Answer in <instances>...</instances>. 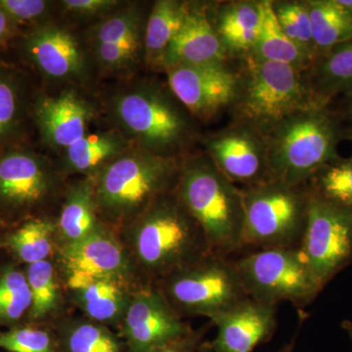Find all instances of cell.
<instances>
[{
	"label": "cell",
	"instance_id": "cell-20",
	"mask_svg": "<svg viewBox=\"0 0 352 352\" xmlns=\"http://www.w3.org/2000/svg\"><path fill=\"white\" fill-rule=\"evenodd\" d=\"M66 274L76 305L89 318L103 325L122 322L131 298L124 283L82 273Z\"/></svg>",
	"mask_w": 352,
	"mask_h": 352
},
{
	"label": "cell",
	"instance_id": "cell-30",
	"mask_svg": "<svg viewBox=\"0 0 352 352\" xmlns=\"http://www.w3.org/2000/svg\"><path fill=\"white\" fill-rule=\"evenodd\" d=\"M56 231L57 224L50 219L31 220L8 238V245L21 261L30 265L48 259Z\"/></svg>",
	"mask_w": 352,
	"mask_h": 352
},
{
	"label": "cell",
	"instance_id": "cell-14",
	"mask_svg": "<svg viewBox=\"0 0 352 352\" xmlns=\"http://www.w3.org/2000/svg\"><path fill=\"white\" fill-rule=\"evenodd\" d=\"M277 307L254 298L244 300L210 319L217 329L210 342L214 352H252L267 342L277 327Z\"/></svg>",
	"mask_w": 352,
	"mask_h": 352
},
{
	"label": "cell",
	"instance_id": "cell-24",
	"mask_svg": "<svg viewBox=\"0 0 352 352\" xmlns=\"http://www.w3.org/2000/svg\"><path fill=\"white\" fill-rule=\"evenodd\" d=\"M100 226L97 220L95 180L87 178L69 190L58 220L57 231L65 245L85 239Z\"/></svg>",
	"mask_w": 352,
	"mask_h": 352
},
{
	"label": "cell",
	"instance_id": "cell-43",
	"mask_svg": "<svg viewBox=\"0 0 352 352\" xmlns=\"http://www.w3.org/2000/svg\"><path fill=\"white\" fill-rule=\"evenodd\" d=\"M197 352H214L210 342H203Z\"/></svg>",
	"mask_w": 352,
	"mask_h": 352
},
{
	"label": "cell",
	"instance_id": "cell-26",
	"mask_svg": "<svg viewBox=\"0 0 352 352\" xmlns=\"http://www.w3.org/2000/svg\"><path fill=\"white\" fill-rule=\"evenodd\" d=\"M317 58L352 39V14L338 0L307 2Z\"/></svg>",
	"mask_w": 352,
	"mask_h": 352
},
{
	"label": "cell",
	"instance_id": "cell-8",
	"mask_svg": "<svg viewBox=\"0 0 352 352\" xmlns=\"http://www.w3.org/2000/svg\"><path fill=\"white\" fill-rule=\"evenodd\" d=\"M245 293L266 305L314 302L323 289L300 249H263L233 259Z\"/></svg>",
	"mask_w": 352,
	"mask_h": 352
},
{
	"label": "cell",
	"instance_id": "cell-44",
	"mask_svg": "<svg viewBox=\"0 0 352 352\" xmlns=\"http://www.w3.org/2000/svg\"><path fill=\"white\" fill-rule=\"evenodd\" d=\"M338 2L352 14V0H338Z\"/></svg>",
	"mask_w": 352,
	"mask_h": 352
},
{
	"label": "cell",
	"instance_id": "cell-45",
	"mask_svg": "<svg viewBox=\"0 0 352 352\" xmlns=\"http://www.w3.org/2000/svg\"><path fill=\"white\" fill-rule=\"evenodd\" d=\"M342 327H344V330H346V332L349 333V337H351V339L352 340V323L349 321H344V323H342Z\"/></svg>",
	"mask_w": 352,
	"mask_h": 352
},
{
	"label": "cell",
	"instance_id": "cell-34",
	"mask_svg": "<svg viewBox=\"0 0 352 352\" xmlns=\"http://www.w3.org/2000/svg\"><path fill=\"white\" fill-rule=\"evenodd\" d=\"M32 307V294L27 277L16 270L0 276V323L19 320Z\"/></svg>",
	"mask_w": 352,
	"mask_h": 352
},
{
	"label": "cell",
	"instance_id": "cell-13",
	"mask_svg": "<svg viewBox=\"0 0 352 352\" xmlns=\"http://www.w3.org/2000/svg\"><path fill=\"white\" fill-rule=\"evenodd\" d=\"M261 132L234 129L210 139V159L231 182L256 186L272 180L267 147Z\"/></svg>",
	"mask_w": 352,
	"mask_h": 352
},
{
	"label": "cell",
	"instance_id": "cell-32",
	"mask_svg": "<svg viewBox=\"0 0 352 352\" xmlns=\"http://www.w3.org/2000/svg\"><path fill=\"white\" fill-rule=\"evenodd\" d=\"M273 6L285 34L315 61L317 52L307 4L287 2Z\"/></svg>",
	"mask_w": 352,
	"mask_h": 352
},
{
	"label": "cell",
	"instance_id": "cell-17",
	"mask_svg": "<svg viewBox=\"0 0 352 352\" xmlns=\"http://www.w3.org/2000/svg\"><path fill=\"white\" fill-rule=\"evenodd\" d=\"M61 261L66 273H82L124 284L131 273L124 247L102 226L85 239L65 244Z\"/></svg>",
	"mask_w": 352,
	"mask_h": 352
},
{
	"label": "cell",
	"instance_id": "cell-22",
	"mask_svg": "<svg viewBox=\"0 0 352 352\" xmlns=\"http://www.w3.org/2000/svg\"><path fill=\"white\" fill-rule=\"evenodd\" d=\"M129 150V140L120 132L88 133L65 150V170L69 173H98Z\"/></svg>",
	"mask_w": 352,
	"mask_h": 352
},
{
	"label": "cell",
	"instance_id": "cell-19",
	"mask_svg": "<svg viewBox=\"0 0 352 352\" xmlns=\"http://www.w3.org/2000/svg\"><path fill=\"white\" fill-rule=\"evenodd\" d=\"M226 51L207 14L189 7L184 24L166 51L163 67L223 63Z\"/></svg>",
	"mask_w": 352,
	"mask_h": 352
},
{
	"label": "cell",
	"instance_id": "cell-3",
	"mask_svg": "<svg viewBox=\"0 0 352 352\" xmlns=\"http://www.w3.org/2000/svg\"><path fill=\"white\" fill-rule=\"evenodd\" d=\"M342 136L340 122L316 105L300 111L263 134L272 180L298 186L305 184L324 166L339 157Z\"/></svg>",
	"mask_w": 352,
	"mask_h": 352
},
{
	"label": "cell",
	"instance_id": "cell-15",
	"mask_svg": "<svg viewBox=\"0 0 352 352\" xmlns=\"http://www.w3.org/2000/svg\"><path fill=\"white\" fill-rule=\"evenodd\" d=\"M25 51L38 71L53 80H80L87 62L82 46L72 32L54 24L32 30L25 39Z\"/></svg>",
	"mask_w": 352,
	"mask_h": 352
},
{
	"label": "cell",
	"instance_id": "cell-35",
	"mask_svg": "<svg viewBox=\"0 0 352 352\" xmlns=\"http://www.w3.org/2000/svg\"><path fill=\"white\" fill-rule=\"evenodd\" d=\"M0 349L8 352H63L59 338L38 328H14L0 332Z\"/></svg>",
	"mask_w": 352,
	"mask_h": 352
},
{
	"label": "cell",
	"instance_id": "cell-40",
	"mask_svg": "<svg viewBox=\"0 0 352 352\" xmlns=\"http://www.w3.org/2000/svg\"><path fill=\"white\" fill-rule=\"evenodd\" d=\"M204 333L190 330L182 337L149 352H197L203 342Z\"/></svg>",
	"mask_w": 352,
	"mask_h": 352
},
{
	"label": "cell",
	"instance_id": "cell-28",
	"mask_svg": "<svg viewBox=\"0 0 352 352\" xmlns=\"http://www.w3.org/2000/svg\"><path fill=\"white\" fill-rule=\"evenodd\" d=\"M311 195L352 208V157L337 159L324 166L307 183Z\"/></svg>",
	"mask_w": 352,
	"mask_h": 352
},
{
	"label": "cell",
	"instance_id": "cell-38",
	"mask_svg": "<svg viewBox=\"0 0 352 352\" xmlns=\"http://www.w3.org/2000/svg\"><path fill=\"white\" fill-rule=\"evenodd\" d=\"M0 8L15 24L31 23L50 11V2L43 0H0Z\"/></svg>",
	"mask_w": 352,
	"mask_h": 352
},
{
	"label": "cell",
	"instance_id": "cell-41",
	"mask_svg": "<svg viewBox=\"0 0 352 352\" xmlns=\"http://www.w3.org/2000/svg\"><path fill=\"white\" fill-rule=\"evenodd\" d=\"M15 23L0 8V43L8 41L13 34Z\"/></svg>",
	"mask_w": 352,
	"mask_h": 352
},
{
	"label": "cell",
	"instance_id": "cell-1",
	"mask_svg": "<svg viewBox=\"0 0 352 352\" xmlns=\"http://www.w3.org/2000/svg\"><path fill=\"white\" fill-rule=\"evenodd\" d=\"M176 195L201 227L210 250L230 258L242 250L245 206L238 188L210 157H198L179 170Z\"/></svg>",
	"mask_w": 352,
	"mask_h": 352
},
{
	"label": "cell",
	"instance_id": "cell-29",
	"mask_svg": "<svg viewBox=\"0 0 352 352\" xmlns=\"http://www.w3.org/2000/svg\"><path fill=\"white\" fill-rule=\"evenodd\" d=\"M59 340L63 352H124L120 340L103 324L94 321L67 326Z\"/></svg>",
	"mask_w": 352,
	"mask_h": 352
},
{
	"label": "cell",
	"instance_id": "cell-25",
	"mask_svg": "<svg viewBox=\"0 0 352 352\" xmlns=\"http://www.w3.org/2000/svg\"><path fill=\"white\" fill-rule=\"evenodd\" d=\"M188 4L161 0L153 7L144 32L145 58L155 67H163L164 56L188 14Z\"/></svg>",
	"mask_w": 352,
	"mask_h": 352
},
{
	"label": "cell",
	"instance_id": "cell-6",
	"mask_svg": "<svg viewBox=\"0 0 352 352\" xmlns=\"http://www.w3.org/2000/svg\"><path fill=\"white\" fill-rule=\"evenodd\" d=\"M160 280V291L179 316L212 319L249 298L233 259L214 252Z\"/></svg>",
	"mask_w": 352,
	"mask_h": 352
},
{
	"label": "cell",
	"instance_id": "cell-36",
	"mask_svg": "<svg viewBox=\"0 0 352 352\" xmlns=\"http://www.w3.org/2000/svg\"><path fill=\"white\" fill-rule=\"evenodd\" d=\"M143 32H136L117 43L98 44L92 46L95 59L102 68L111 72H122L131 69L138 61Z\"/></svg>",
	"mask_w": 352,
	"mask_h": 352
},
{
	"label": "cell",
	"instance_id": "cell-2",
	"mask_svg": "<svg viewBox=\"0 0 352 352\" xmlns=\"http://www.w3.org/2000/svg\"><path fill=\"white\" fill-rule=\"evenodd\" d=\"M133 251L145 272L159 279L212 252L175 190L160 197L136 217Z\"/></svg>",
	"mask_w": 352,
	"mask_h": 352
},
{
	"label": "cell",
	"instance_id": "cell-21",
	"mask_svg": "<svg viewBox=\"0 0 352 352\" xmlns=\"http://www.w3.org/2000/svg\"><path fill=\"white\" fill-rule=\"evenodd\" d=\"M261 8V30L252 55L265 61L289 65L303 71L314 63V58L303 52L285 34L278 22L272 2H258Z\"/></svg>",
	"mask_w": 352,
	"mask_h": 352
},
{
	"label": "cell",
	"instance_id": "cell-42",
	"mask_svg": "<svg viewBox=\"0 0 352 352\" xmlns=\"http://www.w3.org/2000/svg\"><path fill=\"white\" fill-rule=\"evenodd\" d=\"M349 98V110H347V118L349 122V135L352 138V94L347 95Z\"/></svg>",
	"mask_w": 352,
	"mask_h": 352
},
{
	"label": "cell",
	"instance_id": "cell-18",
	"mask_svg": "<svg viewBox=\"0 0 352 352\" xmlns=\"http://www.w3.org/2000/svg\"><path fill=\"white\" fill-rule=\"evenodd\" d=\"M53 178L47 164L31 152L10 151L0 157V199L30 207L45 198Z\"/></svg>",
	"mask_w": 352,
	"mask_h": 352
},
{
	"label": "cell",
	"instance_id": "cell-46",
	"mask_svg": "<svg viewBox=\"0 0 352 352\" xmlns=\"http://www.w3.org/2000/svg\"><path fill=\"white\" fill-rule=\"evenodd\" d=\"M294 346H295V342H291V344H287L280 352H293Z\"/></svg>",
	"mask_w": 352,
	"mask_h": 352
},
{
	"label": "cell",
	"instance_id": "cell-39",
	"mask_svg": "<svg viewBox=\"0 0 352 352\" xmlns=\"http://www.w3.org/2000/svg\"><path fill=\"white\" fill-rule=\"evenodd\" d=\"M120 3L116 0H65L61 2L67 12L80 17L109 16Z\"/></svg>",
	"mask_w": 352,
	"mask_h": 352
},
{
	"label": "cell",
	"instance_id": "cell-37",
	"mask_svg": "<svg viewBox=\"0 0 352 352\" xmlns=\"http://www.w3.org/2000/svg\"><path fill=\"white\" fill-rule=\"evenodd\" d=\"M22 108L17 78L0 69V143L8 138L19 122Z\"/></svg>",
	"mask_w": 352,
	"mask_h": 352
},
{
	"label": "cell",
	"instance_id": "cell-4",
	"mask_svg": "<svg viewBox=\"0 0 352 352\" xmlns=\"http://www.w3.org/2000/svg\"><path fill=\"white\" fill-rule=\"evenodd\" d=\"M179 170L170 157L140 148L124 152L97 173V212L110 220L136 219L175 189Z\"/></svg>",
	"mask_w": 352,
	"mask_h": 352
},
{
	"label": "cell",
	"instance_id": "cell-31",
	"mask_svg": "<svg viewBox=\"0 0 352 352\" xmlns=\"http://www.w3.org/2000/svg\"><path fill=\"white\" fill-rule=\"evenodd\" d=\"M27 281L32 294L30 316L39 321L53 314L59 307L60 289L56 271L48 259L30 264Z\"/></svg>",
	"mask_w": 352,
	"mask_h": 352
},
{
	"label": "cell",
	"instance_id": "cell-11",
	"mask_svg": "<svg viewBox=\"0 0 352 352\" xmlns=\"http://www.w3.org/2000/svg\"><path fill=\"white\" fill-rule=\"evenodd\" d=\"M122 323L129 352L151 351L191 330L154 288L140 289L131 296Z\"/></svg>",
	"mask_w": 352,
	"mask_h": 352
},
{
	"label": "cell",
	"instance_id": "cell-23",
	"mask_svg": "<svg viewBox=\"0 0 352 352\" xmlns=\"http://www.w3.org/2000/svg\"><path fill=\"white\" fill-rule=\"evenodd\" d=\"M307 85L325 105L336 95L352 94V39L315 60Z\"/></svg>",
	"mask_w": 352,
	"mask_h": 352
},
{
	"label": "cell",
	"instance_id": "cell-5",
	"mask_svg": "<svg viewBox=\"0 0 352 352\" xmlns=\"http://www.w3.org/2000/svg\"><path fill=\"white\" fill-rule=\"evenodd\" d=\"M242 250L300 249L307 228V185L280 180L245 187Z\"/></svg>",
	"mask_w": 352,
	"mask_h": 352
},
{
	"label": "cell",
	"instance_id": "cell-7",
	"mask_svg": "<svg viewBox=\"0 0 352 352\" xmlns=\"http://www.w3.org/2000/svg\"><path fill=\"white\" fill-rule=\"evenodd\" d=\"M300 73L289 65L265 61L251 55L240 103L243 118L265 134L293 113L325 105L317 100Z\"/></svg>",
	"mask_w": 352,
	"mask_h": 352
},
{
	"label": "cell",
	"instance_id": "cell-33",
	"mask_svg": "<svg viewBox=\"0 0 352 352\" xmlns=\"http://www.w3.org/2000/svg\"><path fill=\"white\" fill-rule=\"evenodd\" d=\"M142 13L133 6L126 7L107 16L97 23L88 32L90 45L117 43L142 32Z\"/></svg>",
	"mask_w": 352,
	"mask_h": 352
},
{
	"label": "cell",
	"instance_id": "cell-16",
	"mask_svg": "<svg viewBox=\"0 0 352 352\" xmlns=\"http://www.w3.org/2000/svg\"><path fill=\"white\" fill-rule=\"evenodd\" d=\"M34 113L44 142L66 150L88 134L95 111L80 95L67 91L41 97L34 104Z\"/></svg>",
	"mask_w": 352,
	"mask_h": 352
},
{
	"label": "cell",
	"instance_id": "cell-27",
	"mask_svg": "<svg viewBox=\"0 0 352 352\" xmlns=\"http://www.w3.org/2000/svg\"><path fill=\"white\" fill-rule=\"evenodd\" d=\"M259 3L241 2L220 13L217 31L226 50H252L261 30Z\"/></svg>",
	"mask_w": 352,
	"mask_h": 352
},
{
	"label": "cell",
	"instance_id": "cell-12",
	"mask_svg": "<svg viewBox=\"0 0 352 352\" xmlns=\"http://www.w3.org/2000/svg\"><path fill=\"white\" fill-rule=\"evenodd\" d=\"M166 71L171 91L197 117H210L240 94L238 76L223 63L179 65Z\"/></svg>",
	"mask_w": 352,
	"mask_h": 352
},
{
	"label": "cell",
	"instance_id": "cell-10",
	"mask_svg": "<svg viewBox=\"0 0 352 352\" xmlns=\"http://www.w3.org/2000/svg\"><path fill=\"white\" fill-rule=\"evenodd\" d=\"M300 251L324 289L352 263V208L309 193L307 228Z\"/></svg>",
	"mask_w": 352,
	"mask_h": 352
},
{
	"label": "cell",
	"instance_id": "cell-9",
	"mask_svg": "<svg viewBox=\"0 0 352 352\" xmlns=\"http://www.w3.org/2000/svg\"><path fill=\"white\" fill-rule=\"evenodd\" d=\"M110 113L120 133L140 149L160 156L182 145L188 136L187 120L164 94L150 87H138L113 95Z\"/></svg>",
	"mask_w": 352,
	"mask_h": 352
}]
</instances>
